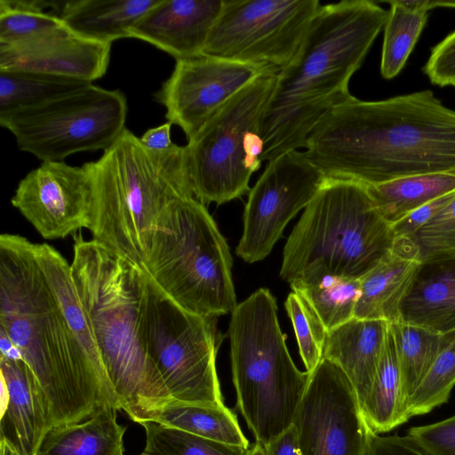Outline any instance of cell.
<instances>
[{
  "mask_svg": "<svg viewBox=\"0 0 455 455\" xmlns=\"http://www.w3.org/2000/svg\"><path fill=\"white\" fill-rule=\"evenodd\" d=\"M365 455H430L410 435H381L370 431Z\"/></svg>",
  "mask_w": 455,
  "mask_h": 455,
  "instance_id": "ab89813d",
  "label": "cell"
},
{
  "mask_svg": "<svg viewBox=\"0 0 455 455\" xmlns=\"http://www.w3.org/2000/svg\"><path fill=\"white\" fill-rule=\"evenodd\" d=\"M325 180L304 151L291 150L269 161L249 191L236 254L248 263L264 259L288 222L307 206Z\"/></svg>",
  "mask_w": 455,
  "mask_h": 455,
  "instance_id": "4fadbf2b",
  "label": "cell"
},
{
  "mask_svg": "<svg viewBox=\"0 0 455 455\" xmlns=\"http://www.w3.org/2000/svg\"><path fill=\"white\" fill-rule=\"evenodd\" d=\"M250 455H267V453L262 445L255 443L251 449Z\"/></svg>",
  "mask_w": 455,
  "mask_h": 455,
  "instance_id": "f6af8a7d",
  "label": "cell"
},
{
  "mask_svg": "<svg viewBox=\"0 0 455 455\" xmlns=\"http://www.w3.org/2000/svg\"><path fill=\"white\" fill-rule=\"evenodd\" d=\"M110 44L82 37L65 24L33 37L0 44V70H27L92 83L107 72Z\"/></svg>",
  "mask_w": 455,
  "mask_h": 455,
  "instance_id": "e0dca14e",
  "label": "cell"
},
{
  "mask_svg": "<svg viewBox=\"0 0 455 455\" xmlns=\"http://www.w3.org/2000/svg\"><path fill=\"white\" fill-rule=\"evenodd\" d=\"M172 124L166 122L159 126L148 129L140 137L142 145L151 150L164 151L172 148L175 144L172 141Z\"/></svg>",
  "mask_w": 455,
  "mask_h": 455,
  "instance_id": "b9f144b4",
  "label": "cell"
},
{
  "mask_svg": "<svg viewBox=\"0 0 455 455\" xmlns=\"http://www.w3.org/2000/svg\"><path fill=\"white\" fill-rule=\"evenodd\" d=\"M284 307L294 329L306 371L310 374L323 358L328 332L314 308L301 294L292 291Z\"/></svg>",
  "mask_w": 455,
  "mask_h": 455,
  "instance_id": "e575fe53",
  "label": "cell"
},
{
  "mask_svg": "<svg viewBox=\"0 0 455 455\" xmlns=\"http://www.w3.org/2000/svg\"><path fill=\"white\" fill-rule=\"evenodd\" d=\"M82 166L91 185L92 239L141 267L162 214L176 199L194 196L185 146L151 150L125 128Z\"/></svg>",
  "mask_w": 455,
  "mask_h": 455,
  "instance_id": "5b68a950",
  "label": "cell"
},
{
  "mask_svg": "<svg viewBox=\"0 0 455 455\" xmlns=\"http://www.w3.org/2000/svg\"><path fill=\"white\" fill-rule=\"evenodd\" d=\"M228 334L236 408L265 446L292 425L310 374L293 363L267 289L237 304Z\"/></svg>",
  "mask_w": 455,
  "mask_h": 455,
  "instance_id": "52a82bcc",
  "label": "cell"
},
{
  "mask_svg": "<svg viewBox=\"0 0 455 455\" xmlns=\"http://www.w3.org/2000/svg\"><path fill=\"white\" fill-rule=\"evenodd\" d=\"M1 455H20V453L3 437L0 442Z\"/></svg>",
  "mask_w": 455,
  "mask_h": 455,
  "instance_id": "ee69618b",
  "label": "cell"
},
{
  "mask_svg": "<svg viewBox=\"0 0 455 455\" xmlns=\"http://www.w3.org/2000/svg\"><path fill=\"white\" fill-rule=\"evenodd\" d=\"M158 0H72L62 2L60 17L75 34L110 44L129 37L132 27Z\"/></svg>",
  "mask_w": 455,
  "mask_h": 455,
  "instance_id": "603a6c76",
  "label": "cell"
},
{
  "mask_svg": "<svg viewBox=\"0 0 455 455\" xmlns=\"http://www.w3.org/2000/svg\"><path fill=\"white\" fill-rule=\"evenodd\" d=\"M455 386V330L444 334L443 343L431 368L410 397L405 409L411 417L429 413L447 403Z\"/></svg>",
  "mask_w": 455,
  "mask_h": 455,
  "instance_id": "1f68e13d",
  "label": "cell"
},
{
  "mask_svg": "<svg viewBox=\"0 0 455 455\" xmlns=\"http://www.w3.org/2000/svg\"><path fill=\"white\" fill-rule=\"evenodd\" d=\"M263 447L267 455H303L293 425Z\"/></svg>",
  "mask_w": 455,
  "mask_h": 455,
  "instance_id": "60d3db41",
  "label": "cell"
},
{
  "mask_svg": "<svg viewBox=\"0 0 455 455\" xmlns=\"http://www.w3.org/2000/svg\"><path fill=\"white\" fill-rule=\"evenodd\" d=\"M400 320L439 334L455 330V258L422 262Z\"/></svg>",
  "mask_w": 455,
  "mask_h": 455,
  "instance_id": "7402d4cb",
  "label": "cell"
},
{
  "mask_svg": "<svg viewBox=\"0 0 455 455\" xmlns=\"http://www.w3.org/2000/svg\"><path fill=\"white\" fill-rule=\"evenodd\" d=\"M380 215L392 226L425 204L455 191V171L366 185Z\"/></svg>",
  "mask_w": 455,
  "mask_h": 455,
  "instance_id": "484cf974",
  "label": "cell"
},
{
  "mask_svg": "<svg viewBox=\"0 0 455 455\" xmlns=\"http://www.w3.org/2000/svg\"><path fill=\"white\" fill-rule=\"evenodd\" d=\"M292 425L303 455H365L371 430L355 389L326 358L310 373Z\"/></svg>",
  "mask_w": 455,
  "mask_h": 455,
  "instance_id": "5bb4252c",
  "label": "cell"
},
{
  "mask_svg": "<svg viewBox=\"0 0 455 455\" xmlns=\"http://www.w3.org/2000/svg\"><path fill=\"white\" fill-rule=\"evenodd\" d=\"M53 2L0 1V44L25 40L64 24L56 13L45 12Z\"/></svg>",
  "mask_w": 455,
  "mask_h": 455,
  "instance_id": "836d02e7",
  "label": "cell"
},
{
  "mask_svg": "<svg viewBox=\"0 0 455 455\" xmlns=\"http://www.w3.org/2000/svg\"><path fill=\"white\" fill-rule=\"evenodd\" d=\"M388 326L401 371L405 412L410 397L438 355L444 334L403 320L388 323Z\"/></svg>",
  "mask_w": 455,
  "mask_h": 455,
  "instance_id": "f1b7e54d",
  "label": "cell"
},
{
  "mask_svg": "<svg viewBox=\"0 0 455 455\" xmlns=\"http://www.w3.org/2000/svg\"><path fill=\"white\" fill-rule=\"evenodd\" d=\"M92 83L27 70H0V116L34 108Z\"/></svg>",
  "mask_w": 455,
  "mask_h": 455,
  "instance_id": "83f0119b",
  "label": "cell"
},
{
  "mask_svg": "<svg viewBox=\"0 0 455 455\" xmlns=\"http://www.w3.org/2000/svg\"><path fill=\"white\" fill-rule=\"evenodd\" d=\"M0 329L35 374L52 428L84 420L104 406L121 410L75 342L35 243L19 235L0 236Z\"/></svg>",
  "mask_w": 455,
  "mask_h": 455,
  "instance_id": "7a4b0ae2",
  "label": "cell"
},
{
  "mask_svg": "<svg viewBox=\"0 0 455 455\" xmlns=\"http://www.w3.org/2000/svg\"><path fill=\"white\" fill-rule=\"evenodd\" d=\"M414 239L422 262L455 258V196Z\"/></svg>",
  "mask_w": 455,
  "mask_h": 455,
  "instance_id": "d590c367",
  "label": "cell"
},
{
  "mask_svg": "<svg viewBox=\"0 0 455 455\" xmlns=\"http://www.w3.org/2000/svg\"><path fill=\"white\" fill-rule=\"evenodd\" d=\"M127 100L119 90L93 84L45 104L0 116L20 150L42 162L107 150L125 129Z\"/></svg>",
  "mask_w": 455,
  "mask_h": 455,
  "instance_id": "8fae6325",
  "label": "cell"
},
{
  "mask_svg": "<svg viewBox=\"0 0 455 455\" xmlns=\"http://www.w3.org/2000/svg\"><path fill=\"white\" fill-rule=\"evenodd\" d=\"M318 0H224L204 54L278 74L293 60Z\"/></svg>",
  "mask_w": 455,
  "mask_h": 455,
  "instance_id": "7c38bea8",
  "label": "cell"
},
{
  "mask_svg": "<svg viewBox=\"0 0 455 455\" xmlns=\"http://www.w3.org/2000/svg\"><path fill=\"white\" fill-rule=\"evenodd\" d=\"M146 442L141 455H250L251 448H242L206 439L179 428L154 421L140 423Z\"/></svg>",
  "mask_w": 455,
  "mask_h": 455,
  "instance_id": "d6a6232c",
  "label": "cell"
},
{
  "mask_svg": "<svg viewBox=\"0 0 455 455\" xmlns=\"http://www.w3.org/2000/svg\"><path fill=\"white\" fill-rule=\"evenodd\" d=\"M371 431L387 433L408 421L402 392V377L389 326L370 393L361 407Z\"/></svg>",
  "mask_w": 455,
  "mask_h": 455,
  "instance_id": "4316f807",
  "label": "cell"
},
{
  "mask_svg": "<svg viewBox=\"0 0 455 455\" xmlns=\"http://www.w3.org/2000/svg\"><path fill=\"white\" fill-rule=\"evenodd\" d=\"M430 455H455V415L407 431Z\"/></svg>",
  "mask_w": 455,
  "mask_h": 455,
  "instance_id": "8d00e7d4",
  "label": "cell"
},
{
  "mask_svg": "<svg viewBox=\"0 0 455 455\" xmlns=\"http://www.w3.org/2000/svg\"><path fill=\"white\" fill-rule=\"evenodd\" d=\"M454 196L455 191L434 199L409 213L392 226L395 237L414 238L425 225L450 204Z\"/></svg>",
  "mask_w": 455,
  "mask_h": 455,
  "instance_id": "f35d334b",
  "label": "cell"
},
{
  "mask_svg": "<svg viewBox=\"0 0 455 455\" xmlns=\"http://www.w3.org/2000/svg\"><path fill=\"white\" fill-rule=\"evenodd\" d=\"M314 308L327 332L354 318L361 293L360 280L325 275L318 281L291 287Z\"/></svg>",
  "mask_w": 455,
  "mask_h": 455,
  "instance_id": "4dcf8cb0",
  "label": "cell"
},
{
  "mask_svg": "<svg viewBox=\"0 0 455 455\" xmlns=\"http://www.w3.org/2000/svg\"><path fill=\"white\" fill-rule=\"evenodd\" d=\"M387 14L369 0L321 4L297 54L277 74L260 122L261 162L306 148L319 121L353 97L349 80L384 28Z\"/></svg>",
  "mask_w": 455,
  "mask_h": 455,
  "instance_id": "3957f363",
  "label": "cell"
},
{
  "mask_svg": "<svg viewBox=\"0 0 455 455\" xmlns=\"http://www.w3.org/2000/svg\"><path fill=\"white\" fill-rule=\"evenodd\" d=\"M409 6L428 12L436 7L455 8V1L412 0L405 1Z\"/></svg>",
  "mask_w": 455,
  "mask_h": 455,
  "instance_id": "7bdbcfd3",
  "label": "cell"
},
{
  "mask_svg": "<svg viewBox=\"0 0 455 455\" xmlns=\"http://www.w3.org/2000/svg\"><path fill=\"white\" fill-rule=\"evenodd\" d=\"M217 318L186 311L146 275L144 342L172 400L224 404L216 369L222 339Z\"/></svg>",
  "mask_w": 455,
  "mask_h": 455,
  "instance_id": "30bf717a",
  "label": "cell"
},
{
  "mask_svg": "<svg viewBox=\"0 0 455 455\" xmlns=\"http://www.w3.org/2000/svg\"><path fill=\"white\" fill-rule=\"evenodd\" d=\"M264 73L269 72L203 53L177 60L156 97L165 108L167 122L180 126L189 140L230 99Z\"/></svg>",
  "mask_w": 455,
  "mask_h": 455,
  "instance_id": "9a60e30c",
  "label": "cell"
},
{
  "mask_svg": "<svg viewBox=\"0 0 455 455\" xmlns=\"http://www.w3.org/2000/svg\"><path fill=\"white\" fill-rule=\"evenodd\" d=\"M304 153L325 179L364 185L455 171V111L430 90L377 101L353 96L319 121Z\"/></svg>",
  "mask_w": 455,
  "mask_h": 455,
  "instance_id": "6da1fadb",
  "label": "cell"
},
{
  "mask_svg": "<svg viewBox=\"0 0 455 455\" xmlns=\"http://www.w3.org/2000/svg\"><path fill=\"white\" fill-rule=\"evenodd\" d=\"M11 203L45 239L91 226L92 191L83 166L42 162L19 182Z\"/></svg>",
  "mask_w": 455,
  "mask_h": 455,
  "instance_id": "2e32d148",
  "label": "cell"
},
{
  "mask_svg": "<svg viewBox=\"0 0 455 455\" xmlns=\"http://www.w3.org/2000/svg\"><path fill=\"white\" fill-rule=\"evenodd\" d=\"M423 72L434 84L455 86V31L431 49Z\"/></svg>",
  "mask_w": 455,
  "mask_h": 455,
  "instance_id": "74e56055",
  "label": "cell"
},
{
  "mask_svg": "<svg viewBox=\"0 0 455 455\" xmlns=\"http://www.w3.org/2000/svg\"><path fill=\"white\" fill-rule=\"evenodd\" d=\"M116 411L104 406L84 420L51 428L37 455H124L126 427Z\"/></svg>",
  "mask_w": 455,
  "mask_h": 455,
  "instance_id": "cb8c5ba5",
  "label": "cell"
},
{
  "mask_svg": "<svg viewBox=\"0 0 455 455\" xmlns=\"http://www.w3.org/2000/svg\"><path fill=\"white\" fill-rule=\"evenodd\" d=\"M394 240L366 185L326 179L288 237L280 275L291 287L325 275L360 279Z\"/></svg>",
  "mask_w": 455,
  "mask_h": 455,
  "instance_id": "8992f818",
  "label": "cell"
},
{
  "mask_svg": "<svg viewBox=\"0 0 455 455\" xmlns=\"http://www.w3.org/2000/svg\"><path fill=\"white\" fill-rule=\"evenodd\" d=\"M224 0H158L130 29L176 60L204 53Z\"/></svg>",
  "mask_w": 455,
  "mask_h": 455,
  "instance_id": "ac0fdd59",
  "label": "cell"
},
{
  "mask_svg": "<svg viewBox=\"0 0 455 455\" xmlns=\"http://www.w3.org/2000/svg\"><path fill=\"white\" fill-rule=\"evenodd\" d=\"M140 268L191 314L218 317L237 306L229 248L194 196L176 199L162 214Z\"/></svg>",
  "mask_w": 455,
  "mask_h": 455,
  "instance_id": "ba28073f",
  "label": "cell"
},
{
  "mask_svg": "<svg viewBox=\"0 0 455 455\" xmlns=\"http://www.w3.org/2000/svg\"><path fill=\"white\" fill-rule=\"evenodd\" d=\"M73 238L70 269L80 303L121 410L140 423L172 400L144 342L146 274L80 232Z\"/></svg>",
  "mask_w": 455,
  "mask_h": 455,
  "instance_id": "277c9868",
  "label": "cell"
},
{
  "mask_svg": "<svg viewBox=\"0 0 455 455\" xmlns=\"http://www.w3.org/2000/svg\"><path fill=\"white\" fill-rule=\"evenodd\" d=\"M142 421H154L215 442L250 448L235 414L225 404H197L170 400L149 411Z\"/></svg>",
  "mask_w": 455,
  "mask_h": 455,
  "instance_id": "d4e9b609",
  "label": "cell"
},
{
  "mask_svg": "<svg viewBox=\"0 0 455 455\" xmlns=\"http://www.w3.org/2000/svg\"><path fill=\"white\" fill-rule=\"evenodd\" d=\"M0 372L8 392L1 410V437L20 455H37L52 425L36 376L21 359L0 358Z\"/></svg>",
  "mask_w": 455,
  "mask_h": 455,
  "instance_id": "d6986e66",
  "label": "cell"
},
{
  "mask_svg": "<svg viewBox=\"0 0 455 455\" xmlns=\"http://www.w3.org/2000/svg\"><path fill=\"white\" fill-rule=\"evenodd\" d=\"M387 328L388 323L383 320L354 317L327 333L323 358L344 371L361 407L371 388Z\"/></svg>",
  "mask_w": 455,
  "mask_h": 455,
  "instance_id": "44dd1931",
  "label": "cell"
},
{
  "mask_svg": "<svg viewBox=\"0 0 455 455\" xmlns=\"http://www.w3.org/2000/svg\"><path fill=\"white\" fill-rule=\"evenodd\" d=\"M419 248L414 238L395 237L387 252L360 280L361 293L354 317L400 320L401 306L421 267Z\"/></svg>",
  "mask_w": 455,
  "mask_h": 455,
  "instance_id": "ffe728a7",
  "label": "cell"
},
{
  "mask_svg": "<svg viewBox=\"0 0 455 455\" xmlns=\"http://www.w3.org/2000/svg\"><path fill=\"white\" fill-rule=\"evenodd\" d=\"M277 74L264 73L230 99L185 146L194 197L221 204L250 191L261 164L262 116Z\"/></svg>",
  "mask_w": 455,
  "mask_h": 455,
  "instance_id": "9c48e42d",
  "label": "cell"
},
{
  "mask_svg": "<svg viewBox=\"0 0 455 455\" xmlns=\"http://www.w3.org/2000/svg\"><path fill=\"white\" fill-rule=\"evenodd\" d=\"M387 3L390 9L383 28L380 73L385 79H392L404 67L427 24L428 14L409 6L405 0Z\"/></svg>",
  "mask_w": 455,
  "mask_h": 455,
  "instance_id": "f546056e",
  "label": "cell"
}]
</instances>
